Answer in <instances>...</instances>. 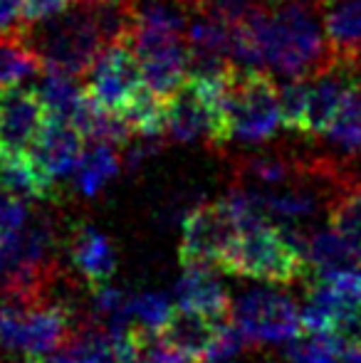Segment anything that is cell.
Returning <instances> with one entry per match:
<instances>
[{
  "label": "cell",
  "instance_id": "6da1fadb",
  "mask_svg": "<svg viewBox=\"0 0 361 363\" xmlns=\"http://www.w3.org/2000/svg\"><path fill=\"white\" fill-rule=\"evenodd\" d=\"M233 60L284 77H309L337 62L312 5H265L250 23L235 28Z\"/></svg>",
  "mask_w": 361,
  "mask_h": 363
},
{
  "label": "cell",
  "instance_id": "7a4b0ae2",
  "mask_svg": "<svg viewBox=\"0 0 361 363\" xmlns=\"http://www.w3.org/2000/svg\"><path fill=\"white\" fill-rule=\"evenodd\" d=\"M304 250L307 235L297 225H279L267 218L245 220L223 262V272L257 282L292 284L309 272Z\"/></svg>",
  "mask_w": 361,
  "mask_h": 363
},
{
  "label": "cell",
  "instance_id": "3957f363",
  "mask_svg": "<svg viewBox=\"0 0 361 363\" xmlns=\"http://www.w3.org/2000/svg\"><path fill=\"white\" fill-rule=\"evenodd\" d=\"M77 329L72 301L43 294L35 299L0 296V349L43 361Z\"/></svg>",
  "mask_w": 361,
  "mask_h": 363
},
{
  "label": "cell",
  "instance_id": "277c9868",
  "mask_svg": "<svg viewBox=\"0 0 361 363\" xmlns=\"http://www.w3.org/2000/svg\"><path fill=\"white\" fill-rule=\"evenodd\" d=\"M57 279V225L52 216L38 213L0 240V296L48 294Z\"/></svg>",
  "mask_w": 361,
  "mask_h": 363
},
{
  "label": "cell",
  "instance_id": "5b68a950",
  "mask_svg": "<svg viewBox=\"0 0 361 363\" xmlns=\"http://www.w3.org/2000/svg\"><path fill=\"white\" fill-rule=\"evenodd\" d=\"M228 136L243 144H267L279 121V86L262 67L233 62L221 77Z\"/></svg>",
  "mask_w": 361,
  "mask_h": 363
},
{
  "label": "cell",
  "instance_id": "8992f818",
  "mask_svg": "<svg viewBox=\"0 0 361 363\" xmlns=\"http://www.w3.org/2000/svg\"><path fill=\"white\" fill-rule=\"evenodd\" d=\"M25 40L40 55L45 69L82 77L106 48L96 20L82 5L35 23L25 30Z\"/></svg>",
  "mask_w": 361,
  "mask_h": 363
},
{
  "label": "cell",
  "instance_id": "52a82bcc",
  "mask_svg": "<svg viewBox=\"0 0 361 363\" xmlns=\"http://www.w3.org/2000/svg\"><path fill=\"white\" fill-rule=\"evenodd\" d=\"M166 136L179 144L203 141L213 151L231 144L221 79L191 74L166 99Z\"/></svg>",
  "mask_w": 361,
  "mask_h": 363
},
{
  "label": "cell",
  "instance_id": "ba28073f",
  "mask_svg": "<svg viewBox=\"0 0 361 363\" xmlns=\"http://www.w3.org/2000/svg\"><path fill=\"white\" fill-rule=\"evenodd\" d=\"M231 321L250 344H287L304 331L302 309L279 289H250L231 301Z\"/></svg>",
  "mask_w": 361,
  "mask_h": 363
},
{
  "label": "cell",
  "instance_id": "9c48e42d",
  "mask_svg": "<svg viewBox=\"0 0 361 363\" xmlns=\"http://www.w3.org/2000/svg\"><path fill=\"white\" fill-rule=\"evenodd\" d=\"M240 225L231 203L223 198L216 203H201L183 218L181 264L183 267L223 269L228 252L235 242Z\"/></svg>",
  "mask_w": 361,
  "mask_h": 363
},
{
  "label": "cell",
  "instance_id": "30bf717a",
  "mask_svg": "<svg viewBox=\"0 0 361 363\" xmlns=\"http://www.w3.org/2000/svg\"><path fill=\"white\" fill-rule=\"evenodd\" d=\"M144 86L146 82L136 50L131 43H114L106 45L89 67L84 94L101 109L121 116Z\"/></svg>",
  "mask_w": 361,
  "mask_h": 363
},
{
  "label": "cell",
  "instance_id": "8fae6325",
  "mask_svg": "<svg viewBox=\"0 0 361 363\" xmlns=\"http://www.w3.org/2000/svg\"><path fill=\"white\" fill-rule=\"evenodd\" d=\"M48 121L40 94L23 84L0 89V156L28 153Z\"/></svg>",
  "mask_w": 361,
  "mask_h": 363
},
{
  "label": "cell",
  "instance_id": "7c38bea8",
  "mask_svg": "<svg viewBox=\"0 0 361 363\" xmlns=\"http://www.w3.org/2000/svg\"><path fill=\"white\" fill-rule=\"evenodd\" d=\"M84 139L79 134V129L70 121L52 119L48 116L45 126L40 129L35 144L30 146V156L40 166V171L48 178H52L55 183H60V178L72 176L74 166H77L79 156L84 151Z\"/></svg>",
  "mask_w": 361,
  "mask_h": 363
},
{
  "label": "cell",
  "instance_id": "4fadbf2b",
  "mask_svg": "<svg viewBox=\"0 0 361 363\" xmlns=\"http://www.w3.org/2000/svg\"><path fill=\"white\" fill-rule=\"evenodd\" d=\"M67 255H70V264L87 279L89 287L111 282V277L116 272L114 245L91 223H79L72 230L67 242Z\"/></svg>",
  "mask_w": 361,
  "mask_h": 363
},
{
  "label": "cell",
  "instance_id": "5bb4252c",
  "mask_svg": "<svg viewBox=\"0 0 361 363\" xmlns=\"http://www.w3.org/2000/svg\"><path fill=\"white\" fill-rule=\"evenodd\" d=\"M223 321L226 319H213V316L201 314V311L176 306L171 319L161 329V336L188 363H206V356L211 351L213 341H216Z\"/></svg>",
  "mask_w": 361,
  "mask_h": 363
},
{
  "label": "cell",
  "instance_id": "9a60e30c",
  "mask_svg": "<svg viewBox=\"0 0 361 363\" xmlns=\"http://www.w3.org/2000/svg\"><path fill=\"white\" fill-rule=\"evenodd\" d=\"M319 10L334 55L361 67V0H322Z\"/></svg>",
  "mask_w": 361,
  "mask_h": 363
},
{
  "label": "cell",
  "instance_id": "2e32d148",
  "mask_svg": "<svg viewBox=\"0 0 361 363\" xmlns=\"http://www.w3.org/2000/svg\"><path fill=\"white\" fill-rule=\"evenodd\" d=\"M186 272L176 282V306L208 314L213 319L231 316V296L221 279L213 274V267H183Z\"/></svg>",
  "mask_w": 361,
  "mask_h": 363
},
{
  "label": "cell",
  "instance_id": "e0dca14e",
  "mask_svg": "<svg viewBox=\"0 0 361 363\" xmlns=\"http://www.w3.org/2000/svg\"><path fill=\"white\" fill-rule=\"evenodd\" d=\"M309 171L307 158L284 156V153H250L235 161V178L240 186L277 188L302 178Z\"/></svg>",
  "mask_w": 361,
  "mask_h": 363
},
{
  "label": "cell",
  "instance_id": "ac0fdd59",
  "mask_svg": "<svg viewBox=\"0 0 361 363\" xmlns=\"http://www.w3.org/2000/svg\"><path fill=\"white\" fill-rule=\"evenodd\" d=\"M307 264L317 277L337 272H352L361 269V250L354 247L344 235H339L334 228L317 230L307 238Z\"/></svg>",
  "mask_w": 361,
  "mask_h": 363
},
{
  "label": "cell",
  "instance_id": "d6986e66",
  "mask_svg": "<svg viewBox=\"0 0 361 363\" xmlns=\"http://www.w3.org/2000/svg\"><path fill=\"white\" fill-rule=\"evenodd\" d=\"M0 183L25 201H55L60 196L57 183L40 171L30 153L0 156Z\"/></svg>",
  "mask_w": 361,
  "mask_h": 363
},
{
  "label": "cell",
  "instance_id": "ffe728a7",
  "mask_svg": "<svg viewBox=\"0 0 361 363\" xmlns=\"http://www.w3.org/2000/svg\"><path fill=\"white\" fill-rule=\"evenodd\" d=\"M121 168V158L116 146L109 144H91L84 148L77 166L72 171V188L74 193L84 198H94L116 178Z\"/></svg>",
  "mask_w": 361,
  "mask_h": 363
},
{
  "label": "cell",
  "instance_id": "44dd1931",
  "mask_svg": "<svg viewBox=\"0 0 361 363\" xmlns=\"http://www.w3.org/2000/svg\"><path fill=\"white\" fill-rule=\"evenodd\" d=\"M35 91L43 99L48 116L70 121V124L74 121V116H77L79 106L84 101V89L74 82V77L55 72V69H43L40 72V82L35 84Z\"/></svg>",
  "mask_w": 361,
  "mask_h": 363
},
{
  "label": "cell",
  "instance_id": "7402d4cb",
  "mask_svg": "<svg viewBox=\"0 0 361 363\" xmlns=\"http://www.w3.org/2000/svg\"><path fill=\"white\" fill-rule=\"evenodd\" d=\"M324 136L344 156H357L361 151V72L352 82L337 119Z\"/></svg>",
  "mask_w": 361,
  "mask_h": 363
},
{
  "label": "cell",
  "instance_id": "603a6c76",
  "mask_svg": "<svg viewBox=\"0 0 361 363\" xmlns=\"http://www.w3.org/2000/svg\"><path fill=\"white\" fill-rule=\"evenodd\" d=\"M329 228L361 250V181H349L332 193L327 203Z\"/></svg>",
  "mask_w": 361,
  "mask_h": 363
},
{
  "label": "cell",
  "instance_id": "cb8c5ba5",
  "mask_svg": "<svg viewBox=\"0 0 361 363\" xmlns=\"http://www.w3.org/2000/svg\"><path fill=\"white\" fill-rule=\"evenodd\" d=\"M43 60L30 48L25 35L0 40V89L23 84L25 79L43 72Z\"/></svg>",
  "mask_w": 361,
  "mask_h": 363
},
{
  "label": "cell",
  "instance_id": "d4e9b609",
  "mask_svg": "<svg viewBox=\"0 0 361 363\" xmlns=\"http://www.w3.org/2000/svg\"><path fill=\"white\" fill-rule=\"evenodd\" d=\"M284 356L289 363H337L342 351L347 349L337 331H307L289 339Z\"/></svg>",
  "mask_w": 361,
  "mask_h": 363
},
{
  "label": "cell",
  "instance_id": "484cf974",
  "mask_svg": "<svg viewBox=\"0 0 361 363\" xmlns=\"http://www.w3.org/2000/svg\"><path fill=\"white\" fill-rule=\"evenodd\" d=\"M176 304L171 296L161 291H136L129 294V319L134 326H144L151 331H161L171 319Z\"/></svg>",
  "mask_w": 361,
  "mask_h": 363
},
{
  "label": "cell",
  "instance_id": "4316f807",
  "mask_svg": "<svg viewBox=\"0 0 361 363\" xmlns=\"http://www.w3.org/2000/svg\"><path fill=\"white\" fill-rule=\"evenodd\" d=\"M304 114H307V77H292L279 86V121L282 129L304 136Z\"/></svg>",
  "mask_w": 361,
  "mask_h": 363
},
{
  "label": "cell",
  "instance_id": "83f0119b",
  "mask_svg": "<svg viewBox=\"0 0 361 363\" xmlns=\"http://www.w3.org/2000/svg\"><path fill=\"white\" fill-rule=\"evenodd\" d=\"M28 218L30 213L25 206V198H20L18 193H13L8 186L0 183V240L18 233L28 223Z\"/></svg>",
  "mask_w": 361,
  "mask_h": 363
},
{
  "label": "cell",
  "instance_id": "f1b7e54d",
  "mask_svg": "<svg viewBox=\"0 0 361 363\" xmlns=\"http://www.w3.org/2000/svg\"><path fill=\"white\" fill-rule=\"evenodd\" d=\"M77 0H23V18L25 25H35L43 23L48 18H55V15L65 13L70 5H74Z\"/></svg>",
  "mask_w": 361,
  "mask_h": 363
},
{
  "label": "cell",
  "instance_id": "f546056e",
  "mask_svg": "<svg viewBox=\"0 0 361 363\" xmlns=\"http://www.w3.org/2000/svg\"><path fill=\"white\" fill-rule=\"evenodd\" d=\"M28 25L23 18V0H0V40L25 35Z\"/></svg>",
  "mask_w": 361,
  "mask_h": 363
},
{
  "label": "cell",
  "instance_id": "4dcf8cb0",
  "mask_svg": "<svg viewBox=\"0 0 361 363\" xmlns=\"http://www.w3.org/2000/svg\"><path fill=\"white\" fill-rule=\"evenodd\" d=\"M337 363H361V349L359 346H347Z\"/></svg>",
  "mask_w": 361,
  "mask_h": 363
},
{
  "label": "cell",
  "instance_id": "1f68e13d",
  "mask_svg": "<svg viewBox=\"0 0 361 363\" xmlns=\"http://www.w3.org/2000/svg\"><path fill=\"white\" fill-rule=\"evenodd\" d=\"M265 5H287V3H299V5H312V8H319L322 0H262Z\"/></svg>",
  "mask_w": 361,
  "mask_h": 363
},
{
  "label": "cell",
  "instance_id": "d6a6232c",
  "mask_svg": "<svg viewBox=\"0 0 361 363\" xmlns=\"http://www.w3.org/2000/svg\"><path fill=\"white\" fill-rule=\"evenodd\" d=\"M5 363H43V361L33 359V356H25V354H13V359H8Z\"/></svg>",
  "mask_w": 361,
  "mask_h": 363
},
{
  "label": "cell",
  "instance_id": "836d02e7",
  "mask_svg": "<svg viewBox=\"0 0 361 363\" xmlns=\"http://www.w3.org/2000/svg\"><path fill=\"white\" fill-rule=\"evenodd\" d=\"M176 3H179L181 8L186 10V13H191V10H193V8H196V5H198V0H176Z\"/></svg>",
  "mask_w": 361,
  "mask_h": 363
},
{
  "label": "cell",
  "instance_id": "e575fe53",
  "mask_svg": "<svg viewBox=\"0 0 361 363\" xmlns=\"http://www.w3.org/2000/svg\"><path fill=\"white\" fill-rule=\"evenodd\" d=\"M267 363H277V361H267Z\"/></svg>",
  "mask_w": 361,
  "mask_h": 363
}]
</instances>
